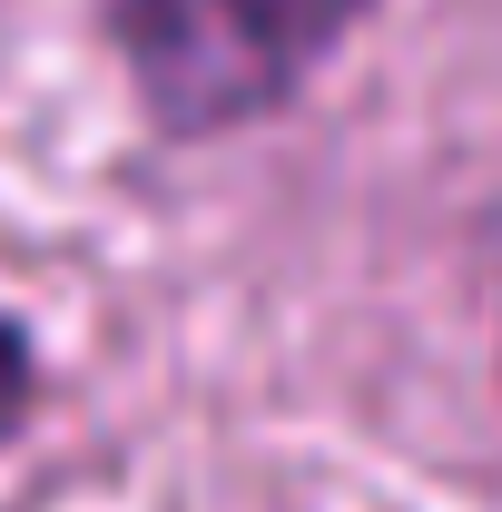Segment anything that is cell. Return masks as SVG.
I'll use <instances>...</instances> for the list:
<instances>
[{
	"label": "cell",
	"mask_w": 502,
	"mask_h": 512,
	"mask_svg": "<svg viewBox=\"0 0 502 512\" xmlns=\"http://www.w3.org/2000/svg\"><path fill=\"white\" fill-rule=\"evenodd\" d=\"M375 0H99L109 60L158 138H237L306 99V79Z\"/></svg>",
	"instance_id": "cell-1"
},
{
	"label": "cell",
	"mask_w": 502,
	"mask_h": 512,
	"mask_svg": "<svg viewBox=\"0 0 502 512\" xmlns=\"http://www.w3.org/2000/svg\"><path fill=\"white\" fill-rule=\"evenodd\" d=\"M30 404H40V345L20 316H0V444H20Z\"/></svg>",
	"instance_id": "cell-2"
}]
</instances>
